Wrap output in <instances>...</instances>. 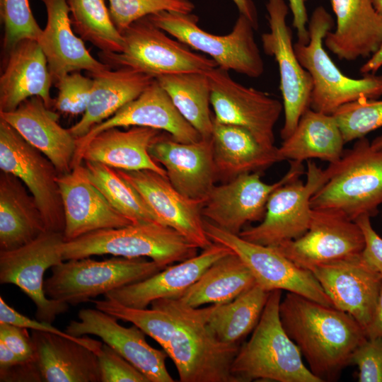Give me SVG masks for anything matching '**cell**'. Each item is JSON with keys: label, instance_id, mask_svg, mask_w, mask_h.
Wrapping results in <instances>:
<instances>
[{"label": "cell", "instance_id": "10", "mask_svg": "<svg viewBox=\"0 0 382 382\" xmlns=\"http://www.w3.org/2000/svg\"><path fill=\"white\" fill-rule=\"evenodd\" d=\"M306 162V183L298 178L277 187L268 199L261 222L243 229L240 237L273 247L296 239L307 231L312 212L311 199L328 180L329 172L311 160Z\"/></svg>", "mask_w": 382, "mask_h": 382}, {"label": "cell", "instance_id": "30", "mask_svg": "<svg viewBox=\"0 0 382 382\" xmlns=\"http://www.w3.org/2000/svg\"><path fill=\"white\" fill-rule=\"evenodd\" d=\"M162 131L146 127L107 129L85 146L81 162L94 161L125 170H151L166 176V170L154 161L149 147Z\"/></svg>", "mask_w": 382, "mask_h": 382}, {"label": "cell", "instance_id": "20", "mask_svg": "<svg viewBox=\"0 0 382 382\" xmlns=\"http://www.w3.org/2000/svg\"><path fill=\"white\" fill-rule=\"evenodd\" d=\"M116 170L139 192L162 224L175 229L202 250L212 244L204 226L202 209L204 201L186 197L167 176L154 170Z\"/></svg>", "mask_w": 382, "mask_h": 382}, {"label": "cell", "instance_id": "40", "mask_svg": "<svg viewBox=\"0 0 382 382\" xmlns=\"http://www.w3.org/2000/svg\"><path fill=\"white\" fill-rule=\"evenodd\" d=\"M332 115L346 144L382 127V100L359 99L341 106Z\"/></svg>", "mask_w": 382, "mask_h": 382}, {"label": "cell", "instance_id": "52", "mask_svg": "<svg viewBox=\"0 0 382 382\" xmlns=\"http://www.w3.org/2000/svg\"><path fill=\"white\" fill-rule=\"evenodd\" d=\"M25 361L27 360L19 357L0 340V370L8 369Z\"/></svg>", "mask_w": 382, "mask_h": 382}, {"label": "cell", "instance_id": "33", "mask_svg": "<svg viewBox=\"0 0 382 382\" xmlns=\"http://www.w3.org/2000/svg\"><path fill=\"white\" fill-rule=\"evenodd\" d=\"M24 183L0 172V250L21 248L47 231L44 218Z\"/></svg>", "mask_w": 382, "mask_h": 382}, {"label": "cell", "instance_id": "1", "mask_svg": "<svg viewBox=\"0 0 382 382\" xmlns=\"http://www.w3.org/2000/svg\"><path fill=\"white\" fill-rule=\"evenodd\" d=\"M96 308L130 322L153 338L173 361L181 382H236L231 363L238 344H225L210 332L208 320L217 304L195 308L178 299L154 301L151 308H134L105 298Z\"/></svg>", "mask_w": 382, "mask_h": 382}, {"label": "cell", "instance_id": "41", "mask_svg": "<svg viewBox=\"0 0 382 382\" xmlns=\"http://www.w3.org/2000/svg\"><path fill=\"white\" fill-rule=\"evenodd\" d=\"M111 18L122 33L133 22L161 11L190 13L195 6L190 0H108Z\"/></svg>", "mask_w": 382, "mask_h": 382}, {"label": "cell", "instance_id": "28", "mask_svg": "<svg viewBox=\"0 0 382 382\" xmlns=\"http://www.w3.org/2000/svg\"><path fill=\"white\" fill-rule=\"evenodd\" d=\"M47 23L37 40L47 61L54 83L64 75L81 70L97 73L110 69L91 56L73 30L66 0H40Z\"/></svg>", "mask_w": 382, "mask_h": 382}, {"label": "cell", "instance_id": "22", "mask_svg": "<svg viewBox=\"0 0 382 382\" xmlns=\"http://www.w3.org/2000/svg\"><path fill=\"white\" fill-rule=\"evenodd\" d=\"M149 154L166 170L172 185L187 198L204 201L217 180L212 139L183 143L162 131L149 147Z\"/></svg>", "mask_w": 382, "mask_h": 382}, {"label": "cell", "instance_id": "16", "mask_svg": "<svg viewBox=\"0 0 382 382\" xmlns=\"http://www.w3.org/2000/svg\"><path fill=\"white\" fill-rule=\"evenodd\" d=\"M364 233L358 224L331 209H312L307 231L301 237L273 246L299 266H316L360 255Z\"/></svg>", "mask_w": 382, "mask_h": 382}, {"label": "cell", "instance_id": "6", "mask_svg": "<svg viewBox=\"0 0 382 382\" xmlns=\"http://www.w3.org/2000/svg\"><path fill=\"white\" fill-rule=\"evenodd\" d=\"M199 248L175 229L160 223L132 224L92 231L62 245L63 260L112 255L147 257L166 267L197 255Z\"/></svg>", "mask_w": 382, "mask_h": 382}, {"label": "cell", "instance_id": "44", "mask_svg": "<svg viewBox=\"0 0 382 382\" xmlns=\"http://www.w3.org/2000/svg\"><path fill=\"white\" fill-rule=\"evenodd\" d=\"M97 356L101 382H149L141 371L105 343Z\"/></svg>", "mask_w": 382, "mask_h": 382}, {"label": "cell", "instance_id": "36", "mask_svg": "<svg viewBox=\"0 0 382 382\" xmlns=\"http://www.w3.org/2000/svg\"><path fill=\"white\" fill-rule=\"evenodd\" d=\"M156 79L202 138L211 139L214 117L209 108L211 88L206 72L166 74Z\"/></svg>", "mask_w": 382, "mask_h": 382}, {"label": "cell", "instance_id": "8", "mask_svg": "<svg viewBox=\"0 0 382 382\" xmlns=\"http://www.w3.org/2000/svg\"><path fill=\"white\" fill-rule=\"evenodd\" d=\"M158 28L189 47L209 55L218 66L251 78L264 72V62L255 39V28L240 14L231 32L225 35L211 34L198 25L192 13L161 11L148 16Z\"/></svg>", "mask_w": 382, "mask_h": 382}, {"label": "cell", "instance_id": "3", "mask_svg": "<svg viewBox=\"0 0 382 382\" xmlns=\"http://www.w3.org/2000/svg\"><path fill=\"white\" fill-rule=\"evenodd\" d=\"M281 300L282 290L270 291L250 338L239 347L231 366L236 382H321L304 365L299 348L282 325Z\"/></svg>", "mask_w": 382, "mask_h": 382}, {"label": "cell", "instance_id": "55", "mask_svg": "<svg viewBox=\"0 0 382 382\" xmlns=\"http://www.w3.org/2000/svg\"><path fill=\"white\" fill-rule=\"evenodd\" d=\"M371 144L373 147L376 149L382 148V134L373 139L371 141Z\"/></svg>", "mask_w": 382, "mask_h": 382}, {"label": "cell", "instance_id": "35", "mask_svg": "<svg viewBox=\"0 0 382 382\" xmlns=\"http://www.w3.org/2000/svg\"><path fill=\"white\" fill-rule=\"evenodd\" d=\"M256 284L243 260L233 251L214 262L178 299L197 308L228 303Z\"/></svg>", "mask_w": 382, "mask_h": 382}, {"label": "cell", "instance_id": "43", "mask_svg": "<svg viewBox=\"0 0 382 382\" xmlns=\"http://www.w3.org/2000/svg\"><path fill=\"white\" fill-rule=\"evenodd\" d=\"M58 94L54 106L59 111L72 115L83 114L88 105L93 80L80 71L69 73L54 83Z\"/></svg>", "mask_w": 382, "mask_h": 382}, {"label": "cell", "instance_id": "47", "mask_svg": "<svg viewBox=\"0 0 382 382\" xmlns=\"http://www.w3.org/2000/svg\"><path fill=\"white\" fill-rule=\"evenodd\" d=\"M369 216L363 215L355 220L361 228L365 240L361 256L371 268L382 276V238L373 228Z\"/></svg>", "mask_w": 382, "mask_h": 382}, {"label": "cell", "instance_id": "18", "mask_svg": "<svg viewBox=\"0 0 382 382\" xmlns=\"http://www.w3.org/2000/svg\"><path fill=\"white\" fill-rule=\"evenodd\" d=\"M79 320H71L66 332L75 337L86 334L99 337L106 345L123 357L149 382H174L166 366L167 354L151 347L145 332L136 325L127 328L117 323L115 316L94 308H83L78 313Z\"/></svg>", "mask_w": 382, "mask_h": 382}, {"label": "cell", "instance_id": "5", "mask_svg": "<svg viewBox=\"0 0 382 382\" xmlns=\"http://www.w3.org/2000/svg\"><path fill=\"white\" fill-rule=\"evenodd\" d=\"M333 24L326 9L318 6L308 20V42L297 41L294 44L300 64L312 79L309 108L328 115L345 104L382 96V75L369 74L360 79L351 78L344 74L330 57L323 47V40Z\"/></svg>", "mask_w": 382, "mask_h": 382}, {"label": "cell", "instance_id": "2", "mask_svg": "<svg viewBox=\"0 0 382 382\" xmlns=\"http://www.w3.org/2000/svg\"><path fill=\"white\" fill-rule=\"evenodd\" d=\"M279 317L308 369L321 382L337 380L367 338L349 313L291 292L281 300Z\"/></svg>", "mask_w": 382, "mask_h": 382}, {"label": "cell", "instance_id": "14", "mask_svg": "<svg viewBox=\"0 0 382 382\" xmlns=\"http://www.w3.org/2000/svg\"><path fill=\"white\" fill-rule=\"evenodd\" d=\"M64 234L46 231L15 250H0V283L19 287L34 302L37 320L52 323L69 304L48 298L44 290L47 270L62 262Z\"/></svg>", "mask_w": 382, "mask_h": 382}, {"label": "cell", "instance_id": "53", "mask_svg": "<svg viewBox=\"0 0 382 382\" xmlns=\"http://www.w3.org/2000/svg\"><path fill=\"white\" fill-rule=\"evenodd\" d=\"M238 9L240 14L245 16L253 25L255 29L258 27L257 15L253 2L251 0H232Z\"/></svg>", "mask_w": 382, "mask_h": 382}, {"label": "cell", "instance_id": "13", "mask_svg": "<svg viewBox=\"0 0 382 382\" xmlns=\"http://www.w3.org/2000/svg\"><path fill=\"white\" fill-rule=\"evenodd\" d=\"M206 74L211 88L210 102L216 122L247 129L265 148L275 149L274 128L283 103L269 94L235 81L219 66Z\"/></svg>", "mask_w": 382, "mask_h": 382}, {"label": "cell", "instance_id": "46", "mask_svg": "<svg viewBox=\"0 0 382 382\" xmlns=\"http://www.w3.org/2000/svg\"><path fill=\"white\" fill-rule=\"evenodd\" d=\"M0 323H8L15 325L23 327L28 329L51 332L61 335L84 345L96 354L100 350L103 343L86 336L75 337L69 335L66 331L63 332L52 325V323L31 319L18 313L16 310L8 306L0 296Z\"/></svg>", "mask_w": 382, "mask_h": 382}, {"label": "cell", "instance_id": "45", "mask_svg": "<svg viewBox=\"0 0 382 382\" xmlns=\"http://www.w3.org/2000/svg\"><path fill=\"white\" fill-rule=\"evenodd\" d=\"M352 363L358 368V381L382 382V338H366L354 352Z\"/></svg>", "mask_w": 382, "mask_h": 382}, {"label": "cell", "instance_id": "51", "mask_svg": "<svg viewBox=\"0 0 382 382\" xmlns=\"http://www.w3.org/2000/svg\"><path fill=\"white\" fill-rule=\"evenodd\" d=\"M366 335L367 338H382V285L372 320L366 329Z\"/></svg>", "mask_w": 382, "mask_h": 382}, {"label": "cell", "instance_id": "50", "mask_svg": "<svg viewBox=\"0 0 382 382\" xmlns=\"http://www.w3.org/2000/svg\"><path fill=\"white\" fill-rule=\"evenodd\" d=\"M289 6L293 16L292 25L296 30L298 42L308 43L309 40L306 3L308 0H288Z\"/></svg>", "mask_w": 382, "mask_h": 382}, {"label": "cell", "instance_id": "26", "mask_svg": "<svg viewBox=\"0 0 382 382\" xmlns=\"http://www.w3.org/2000/svg\"><path fill=\"white\" fill-rule=\"evenodd\" d=\"M53 79L37 40L24 39L8 52L0 77V112L14 110L25 100L37 96L46 106H54L50 95Z\"/></svg>", "mask_w": 382, "mask_h": 382}, {"label": "cell", "instance_id": "54", "mask_svg": "<svg viewBox=\"0 0 382 382\" xmlns=\"http://www.w3.org/2000/svg\"><path fill=\"white\" fill-rule=\"evenodd\" d=\"M382 66V46L361 66L363 74H374Z\"/></svg>", "mask_w": 382, "mask_h": 382}, {"label": "cell", "instance_id": "19", "mask_svg": "<svg viewBox=\"0 0 382 382\" xmlns=\"http://www.w3.org/2000/svg\"><path fill=\"white\" fill-rule=\"evenodd\" d=\"M130 127H146L163 131L183 143L202 139L200 134L180 113L167 92L155 79L137 98L93 127L85 137L76 139L77 149L73 166L81 163L82 151L93 137L107 129Z\"/></svg>", "mask_w": 382, "mask_h": 382}, {"label": "cell", "instance_id": "15", "mask_svg": "<svg viewBox=\"0 0 382 382\" xmlns=\"http://www.w3.org/2000/svg\"><path fill=\"white\" fill-rule=\"evenodd\" d=\"M265 6L270 30L262 34V45L265 53L274 58L279 68L284 113L280 134L284 140L309 108L313 83L295 53L292 32L286 22L289 7L285 0H267Z\"/></svg>", "mask_w": 382, "mask_h": 382}, {"label": "cell", "instance_id": "37", "mask_svg": "<svg viewBox=\"0 0 382 382\" xmlns=\"http://www.w3.org/2000/svg\"><path fill=\"white\" fill-rule=\"evenodd\" d=\"M270 291L255 284L233 300L217 304L207 325L221 342L238 344L257 324Z\"/></svg>", "mask_w": 382, "mask_h": 382}, {"label": "cell", "instance_id": "48", "mask_svg": "<svg viewBox=\"0 0 382 382\" xmlns=\"http://www.w3.org/2000/svg\"><path fill=\"white\" fill-rule=\"evenodd\" d=\"M0 340L23 359H35L33 342L28 328L0 323Z\"/></svg>", "mask_w": 382, "mask_h": 382}, {"label": "cell", "instance_id": "23", "mask_svg": "<svg viewBox=\"0 0 382 382\" xmlns=\"http://www.w3.org/2000/svg\"><path fill=\"white\" fill-rule=\"evenodd\" d=\"M64 214V241L104 228L133 224L117 211L79 164L57 177Z\"/></svg>", "mask_w": 382, "mask_h": 382}, {"label": "cell", "instance_id": "11", "mask_svg": "<svg viewBox=\"0 0 382 382\" xmlns=\"http://www.w3.org/2000/svg\"><path fill=\"white\" fill-rule=\"evenodd\" d=\"M207 236L225 245L243 260L255 282L267 291L285 290L334 306L311 271L301 267L270 246L253 243L204 219Z\"/></svg>", "mask_w": 382, "mask_h": 382}, {"label": "cell", "instance_id": "4", "mask_svg": "<svg viewBox=\"0 0 382 382\" xmlns=\"http://www.w3.org/2000/svg\"><path fill=\"white\" fill-rule=\"evenodd\" d=\"M327 168L328 179L312 196V209H335L353 221L377 214L382 204V148L359 138Z\"/></svg>", "mask_w": 382, "mask_h": 382}, {"label": "cell", "instance_id": "31", "mask_svg": "<svg viewBox=\"0 0 382 382\" xmlns=\"http://www.w3.org/2000/svg\"><path fill=\"white\" fill-rule=\"evenodd\" d=\"M89 74L93 85L88 105L81 120L68 129L76 139L137 98L155 80L129 68L108 69Z\"/></svg>", "mask_w": 382, "mask_h": 382}, {"label": "cell", "instance_id": "32", "mask_svg": "<svg viewBox=\"0 0 382 382\" xmlns=\"http://www.w3.org/2000/svg\"><path fill=\"white\" fill-rule=\"evenodd\" d=\"M217 180L228 182L241 175L260 173L279 161L277 147L262 146L245 129L214 120L212 135Z\"/></svg>", "mask_w": 382, "mask_h": 382}, {"label": "cell", "instance_id": "56", "mask_svg": "<svg viewBox=\"0 0 382 382\" xmlns=\"http://www.w3.org/2000/svg\"><path fill=\"white\" fill-rule=\"evenodd\" d=\"M372 2L376 11L382 16V0H372Z\"/></svg>", "mask_w": 382, "mask_h": 382}, {"label": "cell", "instance_id": "27", "mask_svg": "<svg viewBox=\"0 0 382 382\" xmlns=\"http://www.w3.org/2000/svg\"><path fill=\"white\" fill-rule=\"evenodd\" d=\"M336 17L335 30L323 40L341 60L370 57L382 46V16L372 0H330Z\"/></svg>", "mask_w": 382, "mask_h": 382}, {"label": "cell", "instance_id": "57", "mask_svg": "<svg viewBox=\"0 0 382 382\" xmlns=\"http://www.w3.org/2000/svg\"><path fill=\"white\" fill-rule=\"evenodd\" d=\"M381 216H382V213H381Z\"/></svg>", "mask_w": 382, "mask_h": 382}, {"label": "cell", "instance_id": "7", "mask_svg": "<svg viewBox=\"0 0 382 382\" xmlns=\"http://www.w3.org/2000/svg\"><path fill=\"white\" fill-rule=\"evenodd\" d=\"M121 33L125 42L122 52L98 53L99 60L110 69L129 68L156 79L166 74L206 72L218 66L212 58L169 37L148 16L133 22Z\"/></svg>", "mask_w": 382, "mask_h": 382}, {"label": "cell", "instance_id": "42", "mask_svg": "<svg viewBox=\"0 0 382 382\" xmlns=\"http://www.w3.org/2000/svg\"><path fill=\"white\" fill-rule=\"evenodd\" d=\"M0 7L6 52L22 40H39L42 29L33 16L28 0H0Z\"/></svg>", "mask_w": 382, "mask_h": 382}, {"label": "cell", "instance_id": "24", "mask_svg": "<svg viewBox=\"0 0 382 382\" xmlns=\"http://www.w3.org/2000/svg\"><path fill=\"white\" fill-rule=\"evenodd\" d=\"M231 252L225 245L213 242L200 254L168 265L143 280L112 290L105 298L134 308H146L160 299H178L214 262Z\"/></svg>", "mask_w": 382, "mask_h": 382}, {"label": "cell", "instance_id": "25", "mask_svg": "<svg viewBox=\"0 0 382 382\" xmlns=\"http://www.w3.org/2000/svg\"><path fill=\"white\" fill-rule=\"evenodd\" d=\"M0 119L45 155L59 174L67 173L73 169L76 139L68 129L59 124V115L47 108L42 98L31 97L14 110L0 112Z\"/></svg>", "mask_w": 382, "mask_h": 382}, {"label": "cell", "instance_id": "34", "mask_svg": "<svg viewBox=\"0 0 382 382\" xmlns=\"http://www.w3.org/2000/svg\"><path fill=\"white\" fill-rule=\"evenodd\" d=\"M345 141L332 115L307 109L292 134L277 147L279 161L303 163L318 158L333 163L344 153Z\"/></svg>", "mask_w": 382, "mask_h": 382}, {"label": "cell", "instance_id": "49", "mask_svg": "<svg viewBox=\"0 0 382 382\" xmlns=\"http://www.w3.org/2000/svg\"><path fill=\"white\" fill-rule=\"evenodd\" d=\"M1 381H43L35 359L0 370Z\"/></svg>", "mask_w": 382, "mask_h": 382}, {"label": "cell", "instance_id": "39", "mask_svg": "<svg viewBox=\"0 0 382 382\" xmlns=\"http://www.w3.org/2000/svg\"><path fill=\"white\" fill-rule=\"evenodd\" d=\"M90 180L112 206L133 224L160 223L139 192L114 168L94 161H83Z\"/></svg>", "mask_w": 382, "mask_h": 382}, {"label": "cell", "instance_id": "12", "mask_svg": "<svg viewBox=\"0 0 382 382\" xmlns=\"http://www.w3.org/2000/svg\"><path fill=\"white\" fill-rule=\"evenodd\" d=\"M0 169L18 178L34 197L47 231L64 233V214L52 161L0 119Z\"/></svg>", "mask_w": 382, "mask_h": 382}, {"label": "cell", "instance_id": "17", "mask_svg": "<svg viewBox=\"0 0 382 382\" xmlns=\"http://www.w3.org/2000/svg\"><path fill=\"white\" fill-rule=\"evenodd\" d=\"M289 162L286 173L272 184L264 183L260 173H251L214 185L204 202L203 218L236 235L240 233L248 222L261 221L270 195L277 187L305 173L303 163Z\"/></svg>", "mask_w": 382, "mask_h": 382}, {"label": "cell", "instance_id": "21", "mask_svg": "<svg viewBox=\"0 0 382 382\" xmlns=\"http://www.w3.org/2000/svg\"><path fill=\"white\" fill-rule=\"evenodd\" d=\"M311 271L334 307L351 315L366 332L375 311L382 276L361 255L320 265Z\"/></svg>", "mask_w": 382, "mask_h": 382}, {"label": "cell", "instance_id": "38", "mask_svg": "<svg viewBox=\"0 0 382 382\" xmlns=\"http://www.w3.org/2000/svg\"><path fill=\"white\" fill-rule=\"evenodd\" d=\"M74 31L103 52H122L125 42L105 0H66Z\"/></svg>", "mask_w": 382, "mask_h": 382}, {"label": "cell", "instance_id": "9", "mask_svg": "<svg viewBox=\"0 0 382 382\" xmlns=\"http://www.w3.org/2000/svg\"><path fill=\"white\" fill-rule=\"evenodd\" d=\"M144 257L111 258L98 261L72 259L52 267L44 282L46 296L76 306L121 286L143 280L163 270Z\"/></svg>", "mask_w": 382, "mask_h": 382}, {"label": "cell", "instance_id": "29", "mask_svg": "<svg viewBox=\"0 0 382 382\" xmlns=\"http://www.w3.org/2000/svg\"><path fill=\"white\" fill-rule=\"evenodd\" d=\"M43 381L101 382L97 354L69 338L40 330L31 334Z\"/></svg>", "mask_w": 382, "mask_h": 382}]
</instances>
